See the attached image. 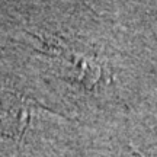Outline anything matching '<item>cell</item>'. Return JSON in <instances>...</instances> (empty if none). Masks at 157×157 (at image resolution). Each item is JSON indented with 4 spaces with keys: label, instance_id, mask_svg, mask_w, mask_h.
Listing matches in <instances>:
<instances>
[{
    "label": "cell",
    "instance_id": "1",
    "mask_svg": "<svg viewBox=\"0 0 157 157\" xmlns=\"http://www.w3.org/2000/svg\"><path fill=\"white\" fill-rule=\"evenodd\" d=\"M25 113L26 106L21 98L13 96L9 92L0 90V128L10 131H21L25 125Z\"/></svg>",
    "mask_w": 157,
    "mask_h": 157
}]
</instances>
